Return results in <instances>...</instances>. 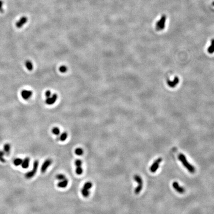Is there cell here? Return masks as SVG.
Returning a JSON list of instances; mask_svg holds the SVG:
<instances>
[{
  "instance_id": "30",
  "label": "cell",
  "mask_w": 214,
  "mask_h": 214,
  "mask_svg": "<svg viewBox=\"0 0 214 214\" xmlns=\"http://www.w3.org/2000/svg\"><path fill=\"white\" fill-rule=\"evenodd\" d=\"M213 6H214V2H213Z\"/></svg>"
},
{
  "instance_id": "24",
  "label": "cell",
  "mask_w": 214,
  "mask_h": 214,
  "mask_svg": "<svg viewBox=\"0 0 214 214\" xmlns=\"http://www.w3.org/2000/svg\"><path fill=\"white\" fill-rule=\"evenodd\" d=\"M83 169L82 168V166H77L76 167L75 172L77 175H81L83 173Z\"/></svg>"
},
{
  "instance_id": "28",
  "label": "cell",
  "mask_w": 214,
  "mask_h": 214,
  "mask_svg": "<svg viewBox=\"0 0 214 214\" xmlns=\"http://www.w3.org/2000/svg\"><path fill=\"white\" fill-rule=\"evenodd\" d=\"M3 5H4L3 1L2 0H0V12L2 13L4 12V10L3 9Z\"/></svg>"
},
{
  "instance_id": "29",
  "label": "cell",
  "mask_w": 214,
  "mask_h": 214,
  "mask_svg": "<svg viewBox=\"0 0 214 214\" xmlns=\"http://www.w3.org/2000/svg\"><path fill=\"white\" fill-rule=\"evenodd\" d=\"M51 95H52V93H51V91H50V90L46 91V92H45V96H46V98L50 97Z\"/></svg>"
},
{
  "instance_id": "13",
  "label": "cell",
  "mask_w": 214,
  "mask_h": 214,
  "mask_svg": "<svg viewBox=\"0 0 214 214\" xmlns=\"http://www.w3.org/2000/svg\"><path fill=\"white\" fill-rule=\"evenodd\" d=\"M30 164V158L29 157H26L23 160L22 164V166L24 169H26L28 168Z\"/></svg>"
},
{
  "instance_id": "21",
  "label": "cell",
  "mask_w": 214,
  "mask_h": 214,
  "mask_svg": "<svg viewBox=\"0 0 214 214\" xmlns=\"http://www.w3.org/2000/svg\"><path fill=\"white\" fill-rule=\"evenodd\" d=\"M74 152H75V154L77 155V156H81L84 153V151L82 149L80 148H78L75 150Z\"/></svg>"
},
{
  "instance_id": "25",
  "label": "cell",
  "mask_w": 214,
  "mask_h": 214,
  "mask_svg": "<svg viewBox=\"0 0 214 214\" xmlns=\"http://www.w3.org/2000/svg\"><path fill=\"white\" fill-rule=\"evenodd\" d=\"M56 178H57V179H58L59 181H61L66 178V177L65 175L62 174H58L56 176Z\"/></svg>"
},
{
  "instance_id": "20",
  "label": "cell",
  "mask_w": 214,
  "mask_h": 214,
  "mask_svg": "<svg viewBox=\"0 0 214 214\" xmlns=\"http://www.w3.org/2000/svg\"><path fill=\"white\" fill-rule=\"evenodd\" d=\"M208 52L210 54H213L214 53V39H212L211 42V45L209 47Z\"/></svg>"
},
{
  "instance_id": "15",
  "label": "cell",
  "mask_w": 214,
  "mask_h": 214,
  "mask_svg": "<svg viewBox=\"0 0 214 214\" xmlns=\"http://www.w3.org/2000/svg\"><path fill=\"white\" fill-rule=\"evenodd\" d=\"M68 136V134L67 132H63L62 133H61L60 134H59V137H58V139L60 141H65L67 139Z\"/></svg>"
},
{
  "instance_id": "5",
  "label": "cell",
  "mask_w": 214,
  "mask_h": 214,
  "mask_svg": "<svg viewBox=\"0 0 214 214\" xmlns=\"http://www.w3.org/2000/svg\"><path fill=\"white\" fill-rule=\"evenodd\" d=\"M162 161V159L161 158H159L157 159L155 161H154L150 168V172L152 173H155L157 171V170L158 169V168L159 167L160 164Z\"/></svg>"
},
{
  "instance_id": "27",
  "label": "cell",
  "mask_w": 214,
  "mask_h": 214,
  "mask_svg": "<svg viewBox=\"0 0 214 214\" xmlns=\"http://www.w3.org/2000/svg\"><path fill=\"white\" fill-rule=\"evenodd\" d=\"M74 164H75V165L76 166V167L81 166H82V162L81 160H80L79 159H77V160H75Z\"/></svg>"
},
{
  "instance_id": "11",
  "label": "cell",
  "mask_w": 214,
  "mask_h": 214,
  "mask_svg": "<svg viewBox=\"0 0 214 214\" xmlns=\"http://www.w3.org/2000/svg\"><path fill=\"white\" fill-rule=\"evenodd\" d=\"M68 183H69V180L66 178L62 180L59 181L57 185H58V187L60 188H65L68 186Z\"/></svg>"
},
{
  "instance_id": "23",
  "label": "cell",
  "mask_w": 214,
  "mask_h": 214,
  "mask_svg": "<svg viewBox=\"0 0 214 214\" xmlns=\"http://www.w3.org/2000/svg\"><path fill=\"white\" fill-rule=\"evenodd\" d=\"M52 133L56 135H59V134H60V129H59V127H54L52 129Z\"/></svg>"
},
{
  "instance_id": "14",
  "label": "cell",
  "mask_w": 214,
  "mask_h": 214,
  "mask_svg": "<svg viewBox=\"0 0 214 214\" xmlns=\"http://www.w3.org/2000/svg\"><path fill=\"white\" fill-rule=\"evenodd\" d=\"M7 155H9L11 151V145L9 143L5 144L4 146V150H3Z\"/></svg>"
},
{
  "instance_id": "22",
  "label": "cell",
  "mask_w": 214,
  "mask_h": 214,
  "mask_svg": "<svg viewBox=\"0 0 214 214\" xmlns=\"http://www.w3.org/2000/svg\"><path fill=\"white\" fill-rule=\"evenodd\" d=\"M5 152L3 150H0V162L4 163L6 162V160L4 158Z\"/></svg>"
},
{
  "instance_id": "4",
  "label": "cell",
  "mask_w": 214,
  "mask_h": 214,
  "mask_svg": "<svg viewBox=\"0 0 214 214\" xmlns=\"http://www.w3.org/2000/svg\"><path fill=\"white\" fill-rule=\"evenodd\" d=\"M166 22V16L165 15H162L159 20L156 23V29L158 31L162 30L165 27V24Z\"/></svg>"
},
{
  "instance_id": "7",
  "label": "cell",
  "mask_w": 214,
  "mask_h": 214,
  "mask_svg": "<svg viewBox=\"0 0 214 214\" xmlns=\"http://www.w3.org/2000/svg\"><path fill=\"white\" fill-rule=\"evenodd\" d=\"M52 164V160L51 159H46L43 163L42 166H41V172L43 173H44L46 170L48 168L49 166Z\"/></svg>"
},
{
  "instance_id": "18",
  "label": "cell",
  "mask_w": 214,
  "mask_h": 214,
  "mask_svg": "<svg viewBox=\"0 0 214 214\" xmlns=\"http://www.w3.org/2000/svg\"><path fill=\"white\" fill-rule=\"evenodd\" d=\"M25 66L26 67V68L29 70V71H31L33 70V66L32 63L29 61V60H27L26 61V62H25Z\"/></svg>"
},
{
  "instance_id": "1",
  "label": "cell",
  "mask_w": 214,
  "mask_h": 214,
  "mask_svg": "<svg viewBox=\"0 0 214 214\" xmlns=\"http://www.w3.org/2000/svg\"><path fill=\"white\" fill-rule=\"evenodd\" d=\"M178 159L181 162L182 164L183 165L189 172L191 173H194L195 172V168L191 164H190L189 162L187 161L186 157L183 154H179L178 155Z\"/></svg>"
},
{
  "instance_id": "10",
  "label": "cell",
  "mask_w": 214,
  "mask_h": 214,
  "mask_svg": "<svg viewBox=\"0 0 214 214\" xmlns=\"http://www.w3.org/2000/svg\"><path fill=\"white\" fill-rule=\"evenodd\" d=\"M173 188L176 190V191L178 192L179 193L182 194L184 193L185 189L183 187H181L180 186L178 182L177 181H174L173 183Z\"/></svg>"
},
{
  "instance_id": "9",
  "label": "cell",
  "mask_w": 214,
  "mask_h": 214,
  "mask_svg": "<svg viewBox=\"0 0 214 214\" xmlns=\"http://www.w3.org/2000/svg\"><path fill=\"white\" fill-rule=\"evenodd\" d=\"M32 91L29 90H23L21 93L22 98L24 100H28L32 95Z\"/></svg>"
},
{
  "instance_id": "19",
  "label": "cell",
  "mask_w": 214,
  "mask_h": 214,
  "mask_svg": "<svg viewBox=\"0 0 214 214\" xmlns=\"http://www.w3.org/2000/svg\"><path fill=\"white\" fill-rule=\"evenodd\" d=\"M92 185H93L91 182L87 181L84 184L83 188L87 190H90L92 187Z\"/></svg>"
},
{
  "instance_id": "3",
  "label": "cell",
  "mask_w": 214,
  "mask_h": 214,
  "mask_svg": "<svg viewBox=\"0 0 214 214\" xmlns=\"http://www.w3.org/2000/svg\"><path fill=\"white\" fill-rule=\"evenodd\" d=\"M39 166V162L38 160H35L33 163V168L31 170L26 173L25 175V177L27 179H30L32 178L35 175Z\"/></svg>"
},
{
  "instance_id": "26",
  "label": "cell",
  "mask_w": 214,
  "mask_h": 214,
  "mask_svg": "<svg viewBox=\"0 0 214 214\" xmlns=\"http://www.w3.org/2000/svg\"><path fill=\"white\" fill-rule=\"evenodd\" d=\"M59 70L60 72H61V73H65V72H66V71H67L68 68H67V67L66 66L63 65V66H60L59 67Z\"/></svg>"
},
{
  "instance_id": "16",
  "label": "cell",
  "mask_w": 214,
  "mask_h": 214,
  "mask_svg": "<svg viewBox=\"0 0 214 214\" xmlns=\"http://www.w3.org/2000/svg\"><path fill=\"white\" fill-rule=\"evenodd\" d=\"M22 162H23V160L19 158H16L13 160V164L14 165V166H16L21 165L22 164Z\"/></svg>"
},
{
  "instance_id": "17",
  "label": "cell",
  "mask_w": 214,
  "mask_h": 214,
  "mask_svg": "<svg viewBox=\"0 0 214 214\" xmlns=\"http://www.w3.org/2000/svg\"><path fill=\"white\" fill-rule=\"evenodd\" d=\"M81 194H82V196H83V197H88L89 196V195H90V191H89V190L86 189H85L84 188H82L81 189Z\"/></svg>"
},
{
  "instance_id": "6",
  "label": "cell",
  "mask_w": 214,
  "mask_h": 214,
  "mask_svg": "<svg viewBox=\"0 0 214 214\" xmlns=\"http://www.w3.org/2000/svg\"><path fill=\"white\" fill-rule=\"evenodd\" d=\"M58 99V95L57 94H53L46 99V104L48 105H52L55 103Z\"/></svg>"
},
{
  "instance_id": "12",
  "label": "cell",
  "mask_w": 214,
  "mask_h": 214,
  "mask_svg": "<svg viewBox=\"0 0 214 214\" xmlns=\"http://www.w3.org/2000/svg\"><path fill=\"white\" fill-rule=\"evenodd\" d=\"M179 81V78L178 77H176L174 79L173 81H170V80H167V84L169 87H170L172 88H174V87H175L178 84Z\"/></svg>"
},
{
  "instance_id": "2",
  "label": "cell",
  "mask_w": 214,
  "mask_h": 214,
  "mask_svg": "<svg viewBox=\"0 0 214 214\" xmlns=\"http://www.w3.org/2000/svg\"><path fill=\"white\" fill-rule=\"evenodd\" d=\"M134 180L137 183L138 185L136 187V188L134 190V193L136 194H139L142 189L143 186V181L142 178L138 175H135L133 177Z\"/></svg>"
},
{
  "instance_id": "8",
  "label": "cell",
  "mask_w": 214,
  "mask_h": 214,
  "mask_svg": "<svg viewBox=\"0 0 214 214\" xmlns=\"http://www.w3.org/2000/svg\"><path fill=\"white\" fill-rule=\"evenodd\" d=\"M28 19L27 17L26 16H23L16 23L15 25L17 28H21L27 22Z\"/></svg>"
}]
</instances>
